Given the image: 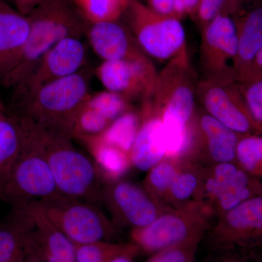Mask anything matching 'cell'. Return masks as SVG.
Wrapping results in <instances>:
<instances>
[{"instance_id":"obj_1","label":"cell","mask_w":262,"mask_h":262,"mask_svg":"<svg viewBox=\"0 0 262 262\" xmlns=\"http://www.w3.org/2000/svg\"><path fill=\"white\" fill-rule=\"evenodd\" d=\"M198 82L186 50L158 72L152 94L146 98L161 119L169 157L182 156L189 146Z\"/></svg>"},{"instance_id":"obj_2","label":"cell","mask_w":262,"mask_h":262,"mask_svg":"<svg viewBox=\"0 0 262 262\" xmlns=\"http://www.w3.org/2000/svg\"><path fill=\"white\" fill-rule=\"evenodd\" d=\"M28 18L30 22L28 39L14 70L3 84L5 89H14L63 39H82L89 25L72 0H46Z\"/></svg>"},{"instance_id":"obj_3","label":"cell","mask_w":262,"mask_h":262,"mask_svg":"<svg viewBox=\"0 0 262 262\" xmlns=\"http://www.w3.org/2000/svg\"><path fill=\"white\" fill-rule=\"evenodd\" d=\"M94 70L86 64L73 75L46 84L12 108L48 130L72 136L76 117L88 101Z\"/></svg>"},{"instance_id":"obj_4","label":"cell","mask_w":262,"mask_h":262,"mask_svg":"<svg viewBox=\"0 0 262 262\" xmlns=\"http://www.w3.org/2000/svg\"><path fill=\"white\" fill-rule=\"evenodd\" d=\"M39 127L58 194L98 206L106 182L94 160L75 145L72 136Z\"/></svg>"},{"instance_id":"obj_5","label":"cell","mask_w":262,"mask_h":262,"mask_svg":"<svg viewBox=\"0 0 262 262\" xmlns=\"http://www.w3.org/2000/svg\"><path fill=\"white\" fill-rule=\"evenodd\" d=\"M17 115L23 125V145L0 192V201L12 208L58 194L43 147L40 127Z\"/></svg>"},{"instance_id":"obj_6","label":"cell","mask_w":262,"mask_h":262,"mask_svg":"<svg viewBox=\"0 0 262 262\" xmlns=\"http://www.w3.org/2000/svg\"><path fill=\"white\" fill-rule=\"evenodd\" d=\"M215 220L211 207L194 200L180 208L164 211L146 227L131 230V243L140 251L153 254L192 239L204 238Z\"/></svg>"},{"instance_id":"obj_7","label":"cell","mask_w":262,"mask_h":262,"mask_svg":"<svg viewBox=\"0 0 262 262\" xmlns=\"http://www.w3.org/2000/svg\"><path fill=\"white\" fill-rule=\"evenodd\" d=\"M76 246L112 241L118 229L96 205L56 194L32 203Z\"/></svg>"},{"instance_id":"obj_8","label":"cell","mask_w":262,"mask_h":262,"mask_svg":"<svg viewBox=\"0 0 262 262\" xmlns=\"http://www.w3.org/2000/svg\"><path fill=\"white\" fill-rule=\"evenodd\" d=\"M123 18L148 56L168 61L187 50L184 27L174 15L157 13L140 0H131Z\"/></svg>"},{"instance_id":"obj_9","label":"cell","mask_w":262,"mask_h":262,"mask_svg":"<svg viewBox=\"0 0 262 262\" xmlns=\"http://www.w3.org/2000/svg\"><path fill=\"white\" fill-rule=\"evenodd\" d=\"M256 196H262L261 181L236 163H223L205 167L195 200L211 207L216 218Z\"/></svg>"},{"instance_id":"obj_10","label":"cell","mask_w":262,"mask_h":262,"mask_svg":"<svg viewBox=\"0 0 262 262\" xmlns=\"http://www.w3.org/2000/svg\"><path fill=\"white\" fill-rule=\"evenodd\" d=\"M236 3L227 0L220 13L201 30L200 55L204 78L237 81L234 70L237 50Z\"/></svg>"},{"instance_id":"obj_11","label":"cell","mask_w":262,"mask_h":262,"mask_svg":"<svg viewBox=\"0 0 262 262\" xmlns=\"http://www.w3.org/2000/svg\"><path fill=\"white\" fill-rule=\"evenodd\" d=\"M101 204L107 209L117 229L130 230L149 225L164 211L171 209L155 201L143 186L122 179L106 182Z\"/></svg>"},{"instance_id":"obj_12","label":"cell","mask_w":262,"mask_h":262,"mask_svg":"<svg viewBox=\"0 0 262 262\" xmlns=\"http://www.w3.org/2000/svg\"><path fill=\"white\" fill-rule=\"evenodd\" d=\"M215 251L252 247L262 244V196H253L216 217L207 231Z\"/></svg>"},{"instance_id":"obj_13","label":"cell","mask_w":262,"mask_h":262,"mask_svg":"<svg viewBox=\"0 0 262 262\" xmlns=\"http://www.w3.org/2000/svg\"><path fill=\"white\" fill-rule=\"evenodd\" d=\"M202 108L239 135H258L237 81L203 78L196 84Z\"/></svg>"},{"instance_id":"obj_14","label":"cell","mask_w":262,"mask_h":262,"mask_svg":"<svg viewBox=\"0 0 262 262\" xmlns=\"http://www.w3.org/2000/svg\"><path fill=\"white\" fill-rule=\"evenodd\" d=\"M87 48L82 38L63 39L48 52L32 72L13 90L16 104L48 83L73 75L87 64Z\"/></svg>"},{"instance_id":"obj_15","label":"cell","mask_w":262,"mask_h":262,"mask_svg":"<svg viewBox=\"0 0 262 262\" xmlns=\"http://www.w3.org/2000/svg\"><path fill=\"white\" fill-rule=\"evenodd\" d=\"M242 136L196 108L191 122V141L185 159L207 167L236 163V149Z\"/></svg>"},{"instance_id":"obj_16","label":"cell","mask_w":262,"mask_h":262,"mask_svg":"<svg viewBox=\"0 0 262 262\" xmlns=\"http://www.w3.org/2000/svg\"><path fill=\"white\" fill-rule=\"evenodd\" d=\"M157 72L151 60L103 61L94 75L107 91L122 95L129 101H141L152 94Z\"/></svg>"},{"instance_id":"obj_17","label":"cell","mask_w":262,"mask_h":262,"mask_svg":"<svg viewBox=\"0 0 262 262\" xmlns=\"http://www.w3.org/2000/svg\"><path fill=\"white\" fill-rule=\"evenodd\" d=\"M234 15L237 35L234 70L237 82H244L262 48V0H237Z\"/></svg>"},{"instance_id":"obj_18","label":"cell","mask_w":262,"mask_h":262,"mask_svg":"<svg viewBox=\"0 0 262 262\" xmlns=\"http://www.w3.org/2000/svg\"><path fill=\"white\" fill-rule=\"evenodd\" d=\"M85 36L96 54L103 61L149 59L126 24L120 20L89 24Z\"/></svg>"},{"instance_id":"obj_19","label":"cell","mask_w":262,"mask_h":262,"mask_svg":"<svg viewBox=\"0 0 262 262\" xmlns=\"http://www.w3.org/2000/svg\"><path fill=\"white\" fill-rule=\"evenodd\" d=\"M34 227L26 247L25 262H76V246L32 205Z\"/></svg>"},{"instance_id":"obj_20","label":"cell","mask_w":262,"mask_h":262,"mask_svg":"<svg viewBox=\"0 0 262 262\" xmlns=\"http://www.w3.org/2000/svg\"><path fill=\"white\" fill-rule=\"evenodd\" d=\"M141 122L130 151L131 165L147 172L166 157L167 146L160 117L147 99L141 101Z\"/></svg>"},{"instance_id":"obj_21","label":"cell","mask_w":262,"mask_h":262,"mask_svg":"<svg viewBox=\"0 0 262 262\" xmlns=\"http://www.w3.org/2000/svg\"><path fill=\"white\" fill-rule=\"evenodd\" d=\"M29 31L28 16L0 0V87L18 63Z\"/></svg>"},{"instance_id":"obj_22","label":"cell","mask_w":262,"mask_h":262,"mask_svg":"<svg viewBox=\"0 0 262 262\" xmlns=\"http://www.w3.org/2000/svg\"><path fill=\"white\" fill-rule=\"evenodd\" d=\"M33 227L28 206L12 208L0 222V262H25L26 247Z\"/></svg>"},{"instance_id":"obj_23","label":"cell","mask_w":262,"mask_h":262,"mask_svg":"<svg viewBox=\"0 0 262 262\" xmlns=\"http://www.w3.org/2000/svg\"><path fill=\"white\" fill-rule=\"evenodd\" d=\"M24 128L18 115L0 98V192L18 158Z\"/></svg>"},{"instance_id":"obj_24","label":"cell","mask_w":262,"mask_h":262,"mask_svg":"<svg viewBox=\"0 0 262 262\" xmlns=\"http://www.w3.org/2000/svg\"><path fill=\"white\" fill-rule=\"evenodd\" d=\"M89 151L106 182L122 179L132 165L128 153L100 140L97 136L75 138Z\"/></svg>"},{"instance_id":"obj_25","label":"cell","mask_w":262,"mask_h":262,"mask_svg":"<svg viewBox=\"0 0 262 262\" xmlns=\"http://www.w3.org/2000/svg\"><path fill=\"white\" fill-rule=\"evenodd\" d=\"M205 166L191 160H182L175 178L165 196L164 204L178 208L196 199Z\"/></svg>"},{"instance_id":"obj_26","label":"cell","mask_w":262,"mask_h":262,"mask_svg":"<svg viewBox=\"0 0 262 262\" xmlns=\"http://www.w3.org/2000/svg\"><path fill=\"white\" fill-rule=\"evenodd\" d=\"M141 122L140 111L134 108L122 114L114 120L102 134L100 140L130 154Z\"/></svg>"},{"instance_id":"obj_27","label":"cell","mask_w":262,"mask_h":262,"mask_svg":"<svg viewBox=\"0 0 262 262\" xmlns=\"http://www.w3.org/2000/svg\"><path fill=\"white\" fill-rule=\"evenodd\" d=\"M181 163L182 160L165 157L146 172L143 187L151 198L164 206L165 196L180 168Z\"/></svg>"},{"instance_id":"obj_28","label":"cell","mask_w":262,"mask_h":262,"mask_svg":"<svg viewBox=\"0 0 262 262\" xmlns=\"http://www.w3.org/2000/svg\"><path fill=\"white\" fill-rule=\"evenodd\" d=\"M89 24L120 20L131 0H72Z\"/></svg>"},{"instance_id":"obj_29","label":"cell","mask_w":262,"mask_h":262,"mask_svg":"<svg viewBox=\"0 0 262 262\" xmlns=\"http://www.w3.org/2000/svg\"><path fill=\"white\" fill-rule=\"evenodd\" d=\"M236 163L251 177L262 178V135L241 138L236 149Z\"/></svg>"},{"instance_id":"obj_30","label":"cell","mask_w":262,"mask_h":262,"mask_svg":"<svg viewBox=\"0 0 262 262\" xmlns=\"http://www.w3.org/2000/svg\"><path fill=\"white\" fill-rule=\"evenodd\" d=\"M139 249L136 245L99 241L76 246V262H108L120 253ZM140 250V249H139Z\"/></svg>"},{"instance_id":"obj_31","label":"cell","mask_w":262,"mask_h":262,"mask_svg":"<svg viewBox=\"0 0 262 262\" xmlns=\"http://www.w3.org/2000/svg\"><path fill=\"white\" fill-rule=\"evenodd\" d=\"M86 103L98 110L111 122L122 114L134 108L127 98L107 90L91 94Z\"/></svg>"},{"instance_id":"obj_32","label":"cell","mask_w":262,"mask_h":262,"mask_svg":"<svg viewBox=\"0 0 262 262\" xmlns=\"http://www.w3.org/2000/svg\"><path fill=\"white\" fill-rule=\"evenodd\" d=\"M111 123L102 114L85 103L76 117L72 131V139L100 135Z\"/></svg>"},{"instance_id":"obj_33","label":"cell","mask_w":262,"mask_h":262,"mask_svg":"<svg viewBox=\"0 0 262 262\" xmlns=\"http://www.w3.org/2000/svg\"><path fill=\"white\" fill-rule=\"evenodd\" d=\"M238 85L256 132L262 135V80L238 82Z\"/></svg>"},{"instance_id":"obj_34","label":"cell","mask_w":262,"mask_h":262,"mask_svg":"<svg viewBox=\"0 0 262 262\" xmlns=\"http://www.w3.org/2000/svg\"><path fill=\"white\" fill-rule=\"evenodd\" d=\"M201 238L192 239L153 253L146 262H194L196 250Z\"/></svg>"},{"instance_id":"obj_35","label":"cell","mask_w":262,"mask_h":262,"mask_svg":"<svg viewBox=\"0 0 262 262\" xmlns=\"http://www.w3.org/2000/svg\"><path fill=\"white\" fill-rule=\"evenodd\" d=\"M227 0H200L193 18L202 30L224 8Z\"/></svg>"},{"instance_id":"obj_36","label":"cell","mask_w":262,"mask_h":262,"mask_svg":"<svg viewBox=\"0 0 262 262\" xmlns=\"http://www.w3.org/2000/svg\"><path fill=\"white\" fill-rule=\"evenodd\" d=\"M200 0H173V15L182 20L195 15Z\"/></svg>"},{"instance_id":"obj_37","label":"cell","mask_w":262,"mask_h":262,"mask_svg":"<svg viewBox=\"0 0 262 262\" xmlns=\"http://www.w3.org/2000/svg\"><path fill=\"white\" fill-rule=\"evenodd\" d=\"M150 9L164 15H173V0H140Z\"/></svg>"},{"instance_id":"obj_38","label":"cell","mask_w":262,"mask_h":262,"mask_svg":"<svg viewBox=\"0 0 262 262\" xmlns=\"http://www.w3.org/2000/svg\"><path fill=\"white\" fill-rule=\"evenodd\" d=\"M46 0H10L12 6L19 13L28 16Z\"/></svg>"},{"instance_id":"obj_39","label":"cell","mask_w":262,"mask_h":262,"mask_svg":"<svg viewBox=\"0 0 262 262\" xmlns=\"http://www.w3.org/2000/svg\"><path fill=\"white\" fill-rule=\"evenodd\" d=\"M262 80V48L255 58L251 70L244 82L251 80Z\"/></svg>"},{"instance_id":"obj_40","label":"cell","mask_w":262,"mask_h":262,"mask_svg":"<svg viewBox=\"0 0 262 262\" xmlns=\"http://www.w3.org/2000/svg\"><path fill=\"white\" fill-rule=\"evenodd\" d=\"M221 255L213 262H251L250 258H246L236 252V249L220 251Z\"/></svg>"},{"instance_id":"obj_41","label":"cell","mask_w":262,"mask_h":262,"mask_svg":"<svg viewBox=\"0 0 262 262\" xmlns=\"http://www.w3.org/2000/svg\"><path fill=\"white\" fill-rule=\"evenodd\" d=\"M140 252V250L136 249L128 252L120 253L112 258L108 262H134V258Z\"/></svg>"},{"instance_id":"obj_42","label":"cell","mask_w":262,"mask_h":262,"mask_svg":"<svg viewBox=\"0 0 262 262\" xmlns=\"http://www.w3.org/2000/svg\"><path fill=\"white\" fill-rule=\"evenodd\" d=\"M250 261L251 262H262V254L253 255L250 257Z\"/></svg>"},{"instance_id":"obj_43","label":"cell","mask_w":262,"mask_h":262,"mask_svg":"<svg viewBox=\"0 0 262 262\" xmlns=\"http://www.w3.org/2000/svg\"><path fill=\"white\" fill-rule=\"evenodd\" d=\"M243 1H244V2H251V1H254V0H243Z\"/></svg>"}]
</instances>
